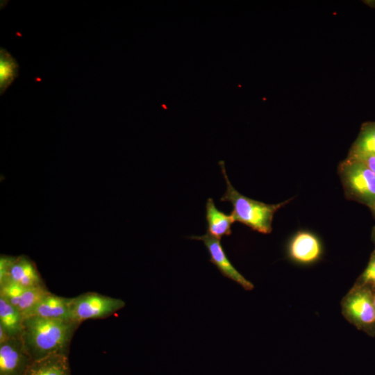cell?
Segmentation results:
<instances>
[{"mask_svg": "<svg viewBox=\"0 0 375 375\" xmlns=\"http://www.w3.org/2000/svg\"><path fill=\"white\" fill-rule=\"evenodd\" d=\"M79 325L69 320L30 316L24 319L20 337L32 360L55 354L68 355L72 338Z\"/></svg>", "mask_w": 375, "mask_h": 375, "instance_id": "obj_1", "label": "cell"}, {"mask_svg": "<svg viewBox=\"0 0 375 375\" xmlns=\"http://www.w3.org/2000/svg\"><path fill=\"white\" fill-rule=\"evenodd\" d=\"M219 164L226 185V192L220 201L232 204L233 211L231 214L235 222L260 233H270L274 214L290 200L276 204H267L240 194L230 183L224 161H220Z\"/></svg>", "mask_w": 375, "mask_h": 375, "instance_id": "obj_2", "label": "cell"}, {"mask_svg": "<svg viewBox=\"0 0 375 375\" xmlns=\"http://www.w3.org/2000/svg\"><path fill=\"white\" fill-rule=\"evenodd\" d=\"M345 195L370 208L375 203V174L361 161L348 157L339 166Z\"/></svg>", "mask_w": 375, "mask_h": 375, "instance_id": "obj_3", "label": "cell"}, {"mask_svg": "<svg viewBox=\"0 0 375 375\" xmlns=\"http://www.w3.org/2000/svg\"><path fill=\"white\" fill-rule=\"evenodd\" d=\"M341 307L349 322L371 336L375 335V309L370 287L355 283L343 298Z\"/></svg>", "mask_w": 375, "mask_h": 375, "instance_id": "obj_4", "label": "cell"}, {"mask_svg": "<svg viewBox=\"0 0 375 375\" xmlns=\"http://www.w3.org/2000/svg\"><path fill=\"white\" fill-rule=\"evenodd\" d=\"M126 303L97 292H86L72 298L69 319L81 324L90 319L109 317L123 308Z\"/></svg>", "mask_w": 375, "mask_h": 375, "instance_id": "obj_5", "label": "cell"}, {"mask_svg": "<svg viewBox=\"0 0 375 375\" xmlns=\"http://www.w3.org/2000/svg\"><path fill=\"white\" fill-rule=\"evenodd\" d=\"M5 283H13L24 288L44 285L35 265L24 256H1L0 285Z\"/></svg>", "mask_w": 375, "mask_h": 375, "instance_id": "obj_6", "label": "cell"}, {"mask_svg": "<svg viewBox=\"0 0 375 375\" xmlns=\"http://www.w3.org/2000/svg\"><path fill=\"white\" fill-rule=\"evenodd\" d=\"M189 238L203 242L210 255V262L217 267L224 276L236 282L246 290L253 289V283L245 278L230 262L220 240L212 236L208 232L203 235H192Z\"/></svg>", "mask_w": 375, "mask_h": 375, "instance_id": "obj_7", "label": "cell"}, {"mask_svg": "<svg viewBox=\"0 0 375 375\" xmlns=\"http://www.w3.org/2000/svg\"><path fill=\"white\" fill-rule=\"evenodd\" d=\"M32 361L20 336L0 344V375H24Z\"/></svg>", "mask_w": 375, "mask_h": 375, "instance_id": "obj_8", "label": "cell"}, {"mask_svg": "<svg viewBox=\"0 0 375 375\" xmlns=\"http://www.w3.org/2000/svg\"><path fill=\"white\" fill-rule=\"evenodd\" d=\"M322 248L318 238L308 231L298 232L290 240L289 256L300 264H310L321 256Z\"/></svg>", "mask_w": 375, "mask_h": 375, "instance_id": "obj_9", "label": "cell"}, {"mask_svg": "<svg viewBox=\"0 0 375 375\" xmlns=\"http://www.w3.org/2000/svg\"><path fill=\"white\" fill-rule=\"evenodd\" d=\"M71 301L72 298L60 297L49 292L33 308L26 317L36 316L71 321L69 319Z\"/></svg>", "mask_w": 375, "mask_h": 375, "instance_id": "obj_10", "label": "cell"}, {"mask_svg": "<svg viewBox=\"0 0 375 375\" xmlns=\"http://www.w3.org/2000/svg\"><path fill=\"white\" fill-rule=\"evenodd\" d=\"M24 375H71L68 355L55 354L33 360Z\"/></svg>", "mask_w": 375, "mask_h": 375, "instance_id": "obj_11", "label": "cell"}, {"mask_svg": "<svg viewBox=\"0 0 375 375\" xmlns=\"http://www.w3.org/2000/svg\"><path fill=\"white\" fill-rule=\"evenodd\" d=\"M206 219L207 232L219 240L232 233L231 226L235 222L231 214L217 209L212 198H208L206 204Z\"/></svg>", "mask_w": 375, "mask_h": 375, "instance_id": "obj_12", "label": "cell"}, {"mask_svg": "<svg viewBox=\"0 0 375 375\" xmlns=\"http://www.w3.org/2000/svg\"><path fill=\"white\" fill-rule=\"evenodd\" d=\"M22 314L0 297V326L10 337H19L23 330Z\"/></svg>", "mask_w": 375, "mask_h": 375, "instance_id": "obj_13", "label": "cell"}, {"mask_svg": "<svg viewBox=\"0 0 375 375\" xmlns=\"http://www.w3.org/2000/svg\"><path fill=\"white\" fill-rule=\"evenodd\" d=\"M366 156H375V122L362 125L348 157L358 158Z\"/></svg>", "mask_w": 375, "mask_h": 375, "instance_id": "obj_14", "label": "cell"}, {"mask_svg": "<svg viewBox=\"0 0 375 375\" xmlns=\"http://www.w3.org/2000/svg\"><path fill=\"white\" fill-rule=\"evenodd\" d=\"M49 292L44 285L32 288L22 287L10 304L16 308L25 318L33 308Z\"/></svg>", "mask_w": 375, "mask_h": 375, "instance_id": "obj_15", "label": "cell"}, {"mask_svg": "<svg viewBox=\"0 0 375 375\" xmlns=\"http://www.w3.org/2000/svg\"><path fill=\"white\" fill-rule=\"evenodd\" d=\"M19 65L6 49H0V93L3 94L18 76Z\"/></svg>", "mask_w": 375, "mask_h": 375, "instance_id": "obj_16", "label": "cell"}, {"mask_svg": "<svg viewBox=\"0 0 375 375\" xmlns=\"http://www.w3.org/2000/svg\"><path fill=\"white\" fill-rule=\"evenodd\" d=\"M360 285L375 288V250L372 253L367 265L356 282Z\"/></svg>", "mask_w": 375, "mask_h": 375, "instance_id": "obj_17", "label": "cell"}, {"mask_svg": "<svg viewBox=\"0 0 375 375\" xmlns=\"http://www.w3.org/2000/svg\"><path fill=\"white\" fill-rule=\"evenodd\" d=\"M352 158L357 159L363 162L375 174V156H366Z\"/></svg>", "mask_w": 375, "mask_h": 375, "instance_id": "obj_18", "label": "cell"}, {"mask_svg": "<svg viewBox=\"0 0 375 375\" xmlns=\"http://www.w3.org/2000/svg\"><path fill=\"white\" fill-rule=\"evenodd\" d=\"M372 240L375 245V226L372 228ZM375 250V249H374Z\"/></svg>", "mask_w": 375, "mask_h": 375, "instance_id": "obj_19", "label": "cell"}, {"mask_svg": "<svg viewBox=\"0 0 375 375\" xmlns=\"http://www.w3.org/2000/svg\"><path fill=\"white\" fill-rule=\"evenodd\" d=\"M369 209L371 210L374 217H375V203Z\"/></svg>", "mask_w": 375, "mask_h": 375, "instance_id": "obj_20", "label": "cell"}, {"mask_svg": "<svg viewBox=\"0 0 375 375\" xmlns=\"http://www.w3.org/2000/svg\"><path fill=\"white\" fill-rule=\"evenodd\" d=\"M373 292V300H374V306L375 309V288H372Z\"/></svg>", "mask_w": 375, "mask_h": 375, "instance_id": "obj_21", "label": "cell"}]
</instances>
